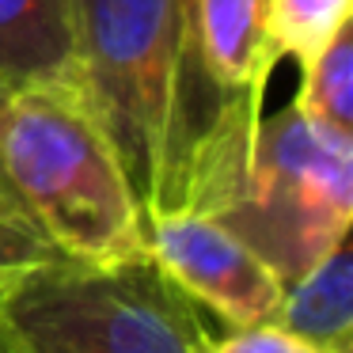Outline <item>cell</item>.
Listing matches in <instances>:
<instances>
[{
    "label": "cell",
    "mask_w": 353,
    "mask_h": 353,
    "mask_svg": "<svg viewBox=\"0 0 353 353\" xmlns=\"http://www.w3.org/2000/svg\"><path fill=\"white\" fill-rule=\"evenodd\" d=\"M213 353H330L277 323H259V327H239L224 342H213Z\"/></svg>",
    "instance_id": "4fadbf2b"
},
{
    "label": "cell",
    "mask_w": 353,
    "mask_h": 353,
    "mask_svg": "<svg viewBox=\"0 0 353 353\" xmlns=\"http://www.w3.org/2000/svg\"><path fill=\"white\" fill-rule=\"evenodd\" d=\"M0 77L80 84L69 0H0Z\"/></svg>",
    "instance_id": "ba28073f"
},
{
    "label": "cell",
    "mask_w": 353,
    "mask_h": 353,
    "mask_svg": "<svg viewBox=\"0 0 353 353\" xmlns=\"http://www.w3.org/2000/svg\"><path fill=\"white\" fill-rule=\"evenodd\" d=\"M4 353H213L194 300L156 266L50 254L0 300Z\"/></svg>",
    "instance_id": "7a4b0ae2"
},
{
    "label": "cell",
    "mask_w": 353,
    "mask_h": 353,
    "mask_svg": "<svg viewBox=\"0 0 353 353\" xmlns=\"http://www.w3.org/2000/svg\"><path fill=\"white\" fill-rule=\"evenodd\" d=\"M0 179L57 254L84 262L148 259L130 179L72 80L0 77Z\"/></svg>",
    "instance_id": "6da1fadb"
},
{
    "label": "cell",
    "mask_w": 353,
    "mask_h": 353,
    "mask_svg": "<svg viewBox=\"0 0 353 353\" xmlns=\"http://www.w3.org/2000/svg\"><path fill=\"white\" fill-rule=\"evenodd\" d=\"M175 19V122H171L168 216H216L236 198L221 148V107L209 88L198 42V0H171Z\"/></svg>",
    "instance_id": "52a82bcc"
},
{
    "label": "cell",
    "mask_w": 353,
    "mask_h": 353,
    "mask_svg": "<svg viewBox=\"0 0 353 353\" xmlns=\"http://www.w3.org/2000/svg\"><path fill=\"white\" fill-rule=\"evenodd\" d=\"M289 289L353 221V141L312 125L296 103L259 122L251 171L232 205L216 213Z\"/></svg>",
    "instance_id": "277c9868"
},
{
    "label": "cell",
    "mask_w": 353,
    "mask_h": 353,
    "mask_svg": "<svg viewBox=\"0 0 353 353\" xmlns=\"http://www.w3.org/2000/svg\"><path fill=\"white\" fill-rule=\"evenodd\" d=\"M353 0H266L270 34L281 57L312 61L330 34L350 19Z\"/></svg>",
    "instance_id": "8fae6325"
},
{
    "label": "cell",
    "mask_w": 353,
    "mask_h": 353,
    "mask_svg": "<svg viewBox=\"0 0 353 353\" xmlns=\"http://www.w3.org/2000/svg\"><path fill=\"white\" fill-rule=\"evenodd\" d=\"M198 42L209 88L221 107L224 163L239 198L251 171L270 72L281 61L270 34L266 0H198Z\"/></svg>",
    "instance_id": "8992f818"
},
{
    "label": "cell",
    "mask_w": 353,
    "mask_h": 353,
    "mask_svg": "<svg viewBox=\"0 0 353 353\" xmlns=\"http://www.w3.org/2000/svg\"><path fill=\"white\" fill-rule=\"evenodd\" d=\"M148 259L194 300L216 312L232 330L274 323L285 285L216 216L171 213L145 228Z\"/></svg>",
    "instance_id": "5b68a950"
},
{
    "label": "cell",
    "mask_w": 353,
    "mask_h": 353,
    "mask_svg": "<svg viewBox=\"0 0 353 353\" xmlns=\"http://www.w3.org/2000/svg\"><path fill=\"white\" fill-rule=\"evenodd\" d=\"M0 353H4V345H0Z\"/></svg>",
    "instance_id": "9a60e30c"
},
{
    "label": "cell",
    "mask_w": 353,
    "mask_h": 353,
    "mask_svg": "<svg viewBox=\"0 0 353 353\" xmlns=\"http://www.w3.org/2000/svg\"><path fill=\"white\" fill-rule=\"evenodd\" d=\"M80 92L103 125L145 228L168 216L175 122L171 0H69Z\"/></svg>",
    "instance_id": "3957f363"
},
{
    "label": "cell",
    "mask_w": 353,
    "mask_h": 353,
    "mask_svg": "<svg viewBox=\"0 0 353 353\" xmlns=\"http://www.w3.org/2000/svg\"><path fill=\"white\" fill-rule=\"evenodd\" d=\"M296 110L312 125L353 141V27L345 19L330 42L304 61V84H300Z\"/></svg>",
    "instance_id": "30bf717a"
},
{
    "label": "cell",
    "mask_w": 353,
    "mask_h": 353,
    "mask_svg": "<svg viewBox=\"0 0 353 353\" xmlns=\"http://www.w3.org/2000/svg\"><path fill=\"white\" fill-rule=\"evenodd\" d=\"M0 224H23V228H31V224H27V216L19 213L16 198H12L8 186H4V179H0ZM31 232H34V228H31Z\"/></svg>",
    "instance_id": "5bb4252c"
},
{
    "label": "cell",
    "mask_w": 353,
    "mask_h": 353,
    "mask_svg": "<svg viewBox=\"0 0 353 353\" xmlns=\"http://www.w3.org/2000/svg\"><path fill=\"white\" fill-rule=\"evenodd\" d=\"M57 254L39 232L23 228V224H0V300L34 262Z\"/></svg>",
    "instance_id": "7c38bea8"
},
{
    "label": "cell",
    "mask_w": 353,
    "mask_h": 353,
    "mask_svg": "<svg viewBox=\"0 0 353 353\" xmlns=\"http://www.w3.org/2000/svg\"><path fill=\"white\" fill-rule=\"evenodd\" d=\"M353 254L350 236L338 239L300 281L285 289L274 323L330 353L353 345Z\"/></svg>",
    "instance_id": "9c48e42d"
}]
</instances>
